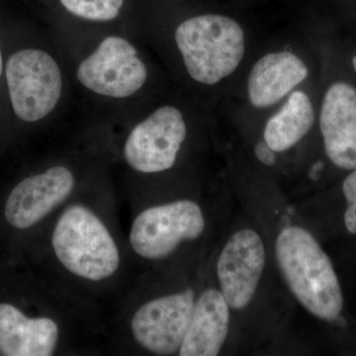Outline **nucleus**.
<instances>
[{
    "label": "nucleus",
    "instance_id": "obj_2",
    "mask_svg": "<svg viewBox=\"0 0 356 356\" xmlns=\"http://www.w3.org/2000/svg\"><path fill=\"white\" fill-rule=\"evenodd\" d=\"M175 41L189 76L212 86L235 72L245 55V35L235 20L208 14L181 23Z\"/></svg>",
    "mask_w": 356,
    "mask_h": 356
},
{
    "label": "nucleus",
    "instance_id": "obj_14",
    "mask_svg": "<svg viewBox=\"0 0 356 356\" xmlns=\"http://www.w3.org/2000/svg\"><path fill=\"white\" fill-rule=\"evenodd\" d=\"M308 76V69L289 51L268 54L257 64L248 77V96L257 108H266L282 99Z\"/></svg>",
    "mask_w": 356,
    "mask_h": 356
},
{
    "label": "nucleus",
    "instance_id": "obj_5",
    "mask_svg": "<svg viewBox=\"0 0 356 356\" xmlns=\"http://www.w3.org/2000/svg\"><path fill=\"white\" fill-rule=\"evenodd\" d=\"M204 229L205 219L197 203L175 201L140 213L131 228L130 243L140 257L161 259L184 241L196 240Z\"/></svg>",
    "mask_w": 356,
    "mask_h": 356
},
{
    "label": "nucleus",
    "instance_id": "obj_9",
    "mask_svg": "<svg viewBox=\"0 0 356 356\" xmlns=\"http://www.w3.org/2000/svg\"><path fill=\"white\" fill-rule=\"evenodd\" d=\"M266 264V250L259 234L242 229L225 245L217 273L229 308L242 310L254 298Z\"/></svg>",
    "mask_w": 356,
    "mask_h": 356
},
{
    "label": "nucleus",
    "instance_id": "obj_6",
    "mask_svg": "<svg viewBox=\"0 0 356 356\" xmlns=\"http://www.w3.org/2000/svg\"><path fill=\"white\" fill-rule=\"evenodd\" d=\"M77 79L89 90L114 98L133 95L146 83V65L127 40L107 37L77 70Z\"/></svg>",
    "mask_w": 356,
    "mask_h": 356
},
{
    "label": "nucleus",
    "instance_id": "obj_19",
    "mask_svg": "<svg viewBox=\"0 0 356 356\" xmlns=\"http://www.w3.org/2000/svg\"><path fill=\"white\" fill-rule=\"evenodd\" d=\"M323 166H324V165H323L322 161H318V163H315V165H313L310 172V177L312 179H317L318 172L322 170Z\"/></svg>",
    "mask_w": 356,
    "mask_h": 356
},
{
    "label": "nucleus",
    "instance_id": "obj_13",
    "mask_svg": "<svg viewBox=\"0 0 356 356\" xmlns=\"http://www.w3.org/2000/svg\"><path fill=\"white\" fill-rule=\"evenodd\" d=\"M229 325V305L224 295L216 289L206 290L195 303L179 355H219L228 337Z\"/></svg>",
    "mask_w": 356,
    "mask_h": 356
},
{
    "label": "nucleus",
    "instance_id": "obj_3",
    "mask_svg": "<svg viewBox=\"0 0 356 356\" xmlns=\"http://www.w3.org/2000/svg\"><path fill=\"white\" fill-rule=\"evenodd\" d=\"M51 245L58 261L83 280H107L120 264L113 236L86 206L72 205L64 211L54 229Z\"/></svg>",
    "mask_w": 356,
    "mask_h": 356
},
{
    "label": "nucleus",
    "instance_id": "obj_10",
    "mask_svg": "<svg viewBox=\"0 0 356 356\" xmlns=\"http://www.w3.org/2000/svg\"><path fill=\"white\" fill-rule=\"evenodd\" d=\"M74 186V175L65 166H54L25 178L7 199L4 209L6 221L16 229L34 226L64 202Z\"/></svg>",
    "mask_w": 356,
    "mask_h": 356
},
{
    "label": "nucleus",
    "instance_id": "obj_18",
    "mask_svg": "<svg viewBox=\"0 0 356 356\" xmlns=\"http://www.w3.org/2000/svg\"><path fill=\"white\" fill-rule=\"evenodd\" d=\"M254 153L257 158L259 159L261 163L267 166L273 165L275 163V152L266 144V140H261L257 143L254 147Z\"/></svg>",
    "mask_w": 356,
    "mask_h": 356
},
{
    "label": "nucleus",
    "instance_id": "obj_8",
    "mask_svg": "<svg viewBox=\"0 0 356 356\" xmlns=\"http://www.w3.org/2000/svg\"><path fill=\"white\" fill-rule=\"evenodd\" d=\"M186 137L181 112L163 106L140 122L129 135L124 156L137 172L154 173L170 170Z\"/></svg>",
    "mask_w": 356,
    "mask_h": 356
},
{
    "label": "nucleus",
    "instance_id": "obj_11",
    "mask_svg": "<svg viewBox=\"0 0 356 356\" xmlns=\"http://www.w3.org/2000/svg\"><path fill=\"white\" fill-rule=\"evenodd\" d=\"M320 128L330 161L343 170H356L355 88L343 81L330 86L321 110Z\"/></svg>",
    "mask_w": 356,
    "mask_h": 356
},
{
    "label": "nucleus",
    "instance_id": "obj_17",
    "mask_svg": "<svg viewBox=\"0 0 356 356\" xmlns=\"http://www.w3.org/2000/svg\"><path fill=\"white\" fill-rule=\"evenodd\" d=\"M343 192L346 200L344 225L350 234L356 235V170L344 179Z\"/></svg>",
    "mask_w": 356,
    "mask_h": 356
},
{
    "label": "nucleus",
    "instance_id": "obj_20",
    "mask_svg": "<svg viewBox=\"0 0 356 356\" xmlns=\"http://www.w3.org/2000/svg\"><path fill=\"white\" fill-rule=\"evenodd\" d=\"M2 67H3V64H2L1 53H0V76H1L2 74Z\"/></svg>",
    "mask_w": 356,
    "mask_h": 356
},
{
    "label": "nucleus",
    "instance_id": "obj_12",
    "mask_svg": "<svg viewBox=\"0 0 356 356\" xmlns=\"http://www.w3.org/2000/svg\"><path fill=\"white\" fill-rule=\"evenodd\" d=\"M58 336L51 318H28L11 304L0 303V355H53Z\"/></svg>",
    "mask_w": 356,
    "mask_h": 356
},
{
    "label": "nucleus",
    "instance_id": "obj_21",
    "mask_svg": "<svg viewBox=\"0 0 356 356\" xmlns=\"http://www.w3.org/2000/svg\"><path fill=\"white\" fill-rule=\"evenodd\" d=\"M353 67H355V72H356V56H355V58H353Z\"/></svg>",
    "mask_w": 356,
    "mask_h": 356
},
{
    "label": "nucleus",
    "instance_id": "obj_7",
    "mask_svg": "<svg viewBox=\"0 0 356 356\" xmlns=\"http://www.w3.org/2000/svg\"><path fill=\"white\" fill-rule=\"evenodd\" d=\"M194 307L195 295L192 289L151 300L134 314V339L154 355H175L188 331Z\"/></svg>",
    "mask_w": 356,
    "mask_h": 356
},
{
    "label": "nucleus",
    "instance_id": "obj_1",
    "mask_svg": "<svg viewBox=\"0 0 356 356\" xmlns=\"http://www.w3.org/2000/svg\"><path fill=\"white\" fill-rule=\"evenodd\" d=\"M276 259L293 295L321 320L334 322L343 308L341 284L330 257L305 229H283L276 241Z\"/></svg>",
    "mask_w": 356,
    "mask_h": 356
},
{
    "label": "nucleus",
    "instance_id": "obj_4",
    "mask_svg": "<svg viewBox=\"0 0 356 356\" xmlns=\"http://www.w3.org/2000/svg\"><path fill=\"white\" fill-rule=\"evenodd\" d=\"M6 79L14 112L21 120L36 122L55 109L62 95V72L46 51H17L6 65Z\"/></svg>",
    "mask_w": 356,
    "mask_h": 356
},
{
    "label": "nucleus",
    "instance_id": "obj_16",
    "mask_svg": "<svg viewBox=\"0 0 356 356\" xmlns=\"http://www.w3.org/2000/svg\"><path fill=\"white\" fill-rule=\"evenodd\" d=\"M69 13L91 21L113 20L120 13L124 0H60Z\"/></svg>",
    "mask_w": 356,
    "mask_h": 356
},
{
    "label": "nucleus",
    "instance_id": "obj_15",
    "mask_svg": "<svg viewBox=\"0 0 356 356\" xmlns=\"http://www.w3.org/2000/svg\"><path fill=\"white\" fill-rule=\"evenodd\" d=\"M314 122L315 113L310 98L302 91H294L267 122L264 140L274 152L287 151L305 137Z\"/></svg>",
    "mask_w": 356,
    "mask_h": 356
}]
</instances>
